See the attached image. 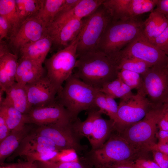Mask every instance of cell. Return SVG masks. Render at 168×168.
<instances>
[{
    "mask_svg": "<svg viewBox=\"0 0 168 168\" xmlns=\"http://www.w3.org/2000/svg\"><path fill=\"white\" fill-rule=\"evenodd\" d=\"M37 168H88L79 161L62 162L49 161L35 162Z\"/></svg>",
    "mask_w": 168,
    "mask_h": 168,
    "instance_id": "obj_35",
    "label": "cell"
},
{
    "mask_svg": "<svg viewBox=\"0 0 168 168\" xmlns=\"http://www.w3.org/2000/svg\"><path fill=\"white\" fill-rule=\"evenodd\" d=\"M144 24L138 17L111 21L102 36L97 50L110 56L118 53L143 31Z\"/></svg>",
    "mask_w": 168,
    "mask_h": 168,
    "instance_id": "obj_3",
    "label": "cell"
},
{
    "mask_svg": "<svg viewBox=\"0 0 168 168\" xmlns=\"http://www.w3.org/2000/svg\"><path fill=\"white\" fill-rule=\"evenodd\" d=\"M32 130L22 141L18 148L11 156H24L27 154L46 152L52 151H60L57 148L48 146L52 144L49 138L35 133Z\"/></svg>",
    "mask_w": 168,
    "mask_h": 168,
    "instance_id": "obj_17",
    "label": "cell"
},
{
    "mask_svg": "<svg viewBox=\"0 0 168 168\" xmlns=\"http://www.w3.org/2000/svg\"><path fill=\"white\" fill-rule=\"evenodd\" d=\"M77 152L73 149H68L59 151L57 156L50 161L62 162L78 161Z\"/></svg>",
    "mask_w": 168,
    "mask_h": 168,
    "instance_id": "obj_37",
    "label": "cell"
},
{
    "mask_svg": "<svg viewBox=\"0 0 168 168\" xmlns=\"http://www.w3.org/2000/svg\"><path fill=\"white\" fill-rule=\"evenodd\" d=\"M78 37L65 48L58 50L44 62L46 75L58 92L73 73L78 58Z\"/></svg>",
    "mask_w": 168,
    "mask_h": 168,
    "instance_id": "obj_6",
    "label": "cell"
},
{
    "mask_svg": "<svg viewBox=\"0 0 168 168\" xmlns=\"http://www.w3.org/2000/svg\"><path fill=\"white\" fill-rule=\"evenodd\" d=\"M47 34L46 27L36 16L24 20L15 34L9 39V46L18 56L20 49Z\"/></svg>",
    "mask_w": 168,
    "mask_h": 168,
    "instance_id": "obj_13",
    "label": "cell"
},
{
    "mask_svg": "<svg viewBox=\"0 0 168 168\" xmlns=\"http://www.w3.org/2000/svg\"><path fill=\"white\" fill-rule=\"evenodd\" d=\"M148 152L134 147L117 132L111 133L100 147L92 150L91 157L96 166L121 162H134L147 156Z\"/></svg>",
    "mask_w": 168,
    "mask_h": 168,
    "instance_id": "obj_4",
    "label": "cell"
},
{
    "mask_svg": "<svg viewBox=\"0 0 168 168\" xmlns=\"http://www.w3.org/2000/svg\"><path fill=\"white\" fill-rule=\"evenodd\" d=\"M0 15L5 18L10 26L9 39L15 34L23 22L17 11L15 0H0Z\"/></svg>",
    "mask_w": 168,
    "mask_h": 168,
    "instance_id": "obj_26",
    "label": "cell"
},
{
    "mask_svg": "<svg viewBox=\"0 0 168 168\" xmlns=\"http://www.w3.org/2000/svg\"><path fill=\"white\" fill-rule=\"evenodd\" d=\"M10 27L5 18L0 15V41L4 38L9 37Z\"/></svg>",
    "mask_w": 168,
    "mask_h": 168,
    "instance_id": "obj_42",
    "label": "cell"
},
{
    "mask_svg": "<svg viewBox=\"0 0 168 168\" xmlns=\"http://www.w3.org/2000/svg\"><path fill=\"white\" fill-rule=\"evenodd\" d=\"M158 0H131L128 13V18L138 17L143 13L152 12Z\"/></svg>",
    "mask_w": 168,
    "mask_h": 168,
    "instance_id": "obj_33",
    "label": "cell"
},
{
    "mask_svg": "<svg viewBox=\"0 0 168 168\" xmlns=\"http://www.w3.org/2000/svg\"><path fill=\"white\" fill-rule=\"evenodd\" d=\"M0 112L4 115L10 132L24 128L29 122L27 116L13 107L5 105H0Z\"/></svg>",
    "mask_w": 168,
    "mask_h": 168,
    "instance_id": "obj_25",
    "label": "cell"
},
{
    "mask_svg": "<svg viewBox=\"0 0 168 168\" xmlns=\"http://www.w3.org/2000/svg\"><path fill=\"white\" fill-rule=\"evenodd\" d=\"M164 104L153 105L142 120L117 132L136 147L148 152L152 151L156 144V135L163 113Z\"/></svg>",
    "mask_w": 168,
    "mask_h": 168,
    "instance_id": "obj_5",
    "label": "cell"
},
{
    "mask_svg": "<svg viewBox=\"0 0 168 168\" xmlns=\"http://www.w3.org/2000/svg\"><path fill=\"white\" fill-rule=\"evenodd\" d=\"M73 74L86 84L100 89L118 77L116 63L110 56L96 50L79 57Z\"/></svg>",
    "mask_w": 168,
    "mask_h": 168,
    "instance_id": "obj_1",
    "label": "cell"
},
{
    "mask_svg": "<svg viewBox=\"0 0 168 168\" xmlns=\"http://www.w3.org/2000/svg\"><path fill=\"white\" fill-rule=\"evenodd\" d=\"M26 114L29 124L38 126L68 124L72 122L66 110L57 100L49 105L31 107Z\"/></svg>",
    "mask_w": 168,
    "mask_h": 168,
    "instance_id": "obj_11",
    "label": "cell"
},
{
    "mask_svg": "<svg viewBox=\"0 0 168 168\" xmlns=\"http://www.w3.org/2000/svg\"><path fill=\"white\" fill-rule=\"evenodd\" d=\"M99 89L91 86L73 73L58 92L56 100L66 110L72 122L81 112L98 109L95 99Z\"/></svg>",
    "mask_w": 168,
    "mask_h": 168,
    "instance_id": "obj_2",
    "label": "cell"
},
{
    "mask_svg": "<svg viewBox=\"0 0 168 168\" xmlns=\"http://www.w3.org/2000/svg\"><path fill=\"white\" fill-rule=\"evenodd\" d=\"M10 168H37L35 164L28 162L8 166Z\"/></svg>",
    "mask_w": 168,
    "mask_h": 168,
    "instance_id": "obj_47",
    "label": "cell"
},
{
    "mask_svg": "<svg viewBox=\"0 0 168 168\" xmlns=\"http://www.w3.org/2000/svg\"><path fill=\"white\" fill-rule=\"evenodd\" d=\"M72 123L38 126L33 130L36 134L49 139L61 150L73 149L77 152L82 150V147L73 131Z\"/></svg>",
    "mask_w": 168,
    "mask_h": 168,
    "instance_id": "obj_12",
    "label": "cell"
},
{
    "mask_svg": "<svg viewBox=\"0 0 168 168\" xmlns=\"http://www.w3.org/2000/svg\"><path fill=\"white\" fill-rule=\"evenodd\" d=\"M102 114L99 109L96 110L91 133L88 139L92 150L102 146L114 130L113 121L103 118Z\"/></svg>",
    "mask_w": 168,
    "mask_h": 168,
    "instance_id": "obj_20",
    "label": "cell"
},
{
    "mask_svg": "<svg viewBox=\"0 0 168 168\" xmlns=\"http://www.w3.org/2000/svg\"><path fill=\"white\" fill-rule=\"evenodd\" d=\"M158 144H168V130H159L158 134Z\"/></svg>",
    "mask_w": 168,
    "mask_h": 168,
    "instance_id": "obj_46",
    "label": "cell"
},
{
    "mask_svg": "<svg viewBox=\"0 0 168 168\" xmlns=\"http://www.w3.org/2000/svg\"><path fill=\"white\" fill-rule=\"evenodd\" d=\"M141 76L145 92L152 105L168 101V68L152 67Z\"/></svg>",
    "mask_w": 168,
    "mask_h": 168,
    "instance_id": "obj_10",
    "label": "cell"
},
{
    "mask_svg": "<svg viewBox=\"0 0 168 168\" xmlns=\"http://www.w3.org/2000/svg\"><path fill=\"white\" fill-rule=\"evenodd\" d=\"M32 129L27 125L23 129L12 132L0 142V163L2 165L5 159L18 148L23 140Z\"/></svg>",
    "mask_w": 168,
    "mask_h": 168,
    "instance_id": "obj_24",
    "label": "cell"
},
{
    "mask_svg": "<svg viewBox=\"0 0 168 168\" xmlns=\"http://www.w3.org/2000/svg\"><path fill=\"white\" fill-rule=\"evenodd\" d=\"M154 150L159 151L168 155V144H161L156 143L153 151Z\"/></svg>",
    "mask_w": 168,
    "mask_h": 168,
    "instance_id": "obj_48",
    "label": "cell"
},
{
    "mask_svg": "<svg viewBox=\"0 0 168 168\" xmlns=\"http://www.w3.org/2000/svg\"><path fill=\"white\" fill-rule=\"evenodd\" d=\"M100 91L114 99H124L133 94L132 90L118 77L105 84Z\"/></svg>",
    "mask_w": 168,
    "mask_h": 168,
    "instance_id": "obj_29",
    "label": "cell"
},
{
    "mask_svg": "<svg viewBox=\"0 0 168 168\" xmlns=\"http://www.w3.org/2000/svg\"><path fill=\"white\" fill-rule=\"evenodd\" d=\"M168 27V20L162 13L154 9L144 21L143 33L152 43Z\"/></svg>",
    "mask_w": 168,
    "mask_h": 168,
    "instance_id": "obj_23",
    "label": "cell"
},
{
    "mask_svg": "<svg viewBox=\"0 0 168 168\" xmlns=\"http://www.w3.org/2000/svg\"><path fill=\"white\" fill-rule=\"evenodd\" d=\"M154 152V158L161 168H168V155L157 150Z\"/></svg>",
    "mask_w": 168,
    "mask_h": 168,
    "instance_id": "obj_41",
    "label": "cell"
},
{
    "mask_svg": "<svg viewBox=\"0 0 168 168\" xmlns=\"http://www.w3.org/2000/svg\"><path fill=\"white\" fill-rule=\"evenodd\" d=\"M5 96L0 105L12 106L25 114L31 109L26 85L16 82L5 91Z\"/></svg>",
    "mask_w": 168,
    "mask_h": 168,
    "instance_id": "obj_21",
    "label": "cell"
},
{
    "mask_svg": "<svg viewBox=\"0 0 168 168\" xmlns=\"http://www.w3.org/2000/svg\"><path fill=\"white\" fill-rule=\"evenodd\" d=\"M155 9L164 15L168 20V0H158Z\"/></svg>",
    "mask_w": 168,
    "mask_h": 168,
    "instance_id": "obj_45",
    "label": "cell"
},
{
    "mask_svg": "<svg viewBox=\"0 0 168 168\" xmlns=\"http://www.w3.org/2000/svg\"><path fill=\"white\" fill-rule=\"evenodd\" d=\"M31 107L45 106L56 101L58 91L46 75L26 85Z\"/></svg>",
    "mask_w": 168,
    "mask_h": 168,
    "instance_id": "obj_14",
    "label": "cell"
},
{
    "mask_svg": "<svg viewBox=\"0 0 168 168\" xmlns=\"http://www.w3.org/2000/svg\"><path fill=\"white\" fill-rule=\"evenodd\" d=\"M42 64L33 60L20 58L16 75V82L26 85L33 83L46 75Z\"/></svg>",
    "mask_w": 168,
    "mask_h": 168,
    "instance_id": "obj_18",
    "label": "cell"
},
{
    "mask_svg": "<svg viewBox=\"0 0 168 168\" xmlns=\"http://www.w3.org/2000/svg\"><path fill=\"white\" fill-rule=\"evenodd\" d=\"M53 44L51 37L47 34L39 40L23 46L18 54L20 58L29 59L43 64Z\"/></svg>",
    "mask_w": 168,
    "mask_h": 168,
    "instance_id": "obj_19",
    "label": "cell"
},
{
    "mask_svg": "<svg viewBox=\"0 0 168 168\" xmlns=\"http://www.w3.org/2000/svg\"><path fill=\"white\" fill-rule=\"evenodd\" d=\"M80 0H65L64 3L61 6L56 17L72 9L78 3Z\"/></svg>",
    "mask_w": 168,
    "mask_h": 168,
    "instance_id": "obj_44",
    "label": "cell"
},
{
    "mask_svg": "<svg viewBox=\"0 0 168 168\" xmlns=\"http://www.w3.org/2000/svg\"><path fill=\"white\" fill-rule=\"evenodd\" d=\"M131 0H104L102 6L109 13L111 22L128 19V7Z\"/></svg>",
    "mask_w": 168,
    "mask_h": 168,
    "instance_id": "obj_30",
    "label": "cell"
},
{
    "mask_svg": "<svg viewBox=\"0 0 168 168\" xmlns=\"http://www.w3.org/2000/svg\"><path fill=\"white\" fill-rule=\"evenodd\" d=\"M65 0H44L43 5L36 15L47 29L53 22Z\"/></svg>",
    "mask_w": 168,
    "mask_h": 168,
    "instance_id": "obj_28",
    "label": "cell"
},
{
    "mask_svg": "<svg viewBox=\"0 0 168 168\" xmlns=\"http://www.w3.org/2000/svg\"><path fill=\"white\" fill-rule=\"evenodd\" d=\"M144 89L137 90L128 97L120 100L114 130L120 132L142 120L152 106Z\"/></svg>",
    "mask_w": 168,
    "mask_h": 168,
    "instance_id": "obj_8",
    "label": "cell"
},
{
    "mask_svg": "<svg viewBox=\"0 0 168 168\" xmlns=\"http://www.w3.org/2000/svg\"><path fill=\"white\" fill-rule=\"evenodd\" d=\"M59 151H52L46 152L30 153L24 156L27 161L34 163L36 161H46L52 160L57 155Z\"/></svg>",
    "mask_w": 168,
    "mask_h": 168,
    "instance_id": "obj_36",
    "label": "cell"
},
{
    "mask_svg": "<svg viewBox=\"0 0 168 168\" xmlns=\"http://www.w3.org/2000/svg\"><path fill=\"white\" fill-rule=\"evenodd\" d=\"M2 113L0 112V142L10 133Z\"/></svg>",
    "mask_w": 168,
    "mask_h": 168,
    "instance_id": "obj_43",
    "label": "cell"
},
{
    "mask_svg": "<svg viewBox=\"0 0 168 168\" xmlns=\"http://www.w3.org/2000/svg\"><path fill=\"white\" fill-rule=\"evenodd\" d=\"M99 168V167H96V168Z\"/></svg>",
    "mask_w": 168,
    "mask_h": 168,
    "instance_id": "obj_49",
    "label": "cell"
},
{
    "mask_svg": "<svg viewBox=\"0 0 168 168\" xmlns=\"http://www.w3.org/2000/svg\"><path fill=\"white\" fill-rule=\"evenodd\" d=\"M18 58L10 51L0 55V87L4 91L16 82Z\"/></svg>",
    "mask_w": 168,
    "mask_h": 168,
    "instance_id": "obj_22",
    "label": "cell"
},
{
    "mask_svg": "<svg viewBox=\"0 0 168 168\" xmlns=\"http://www.w3.org/2000/svg\"><path fill=\"white\" fill-rule=\"evenodd\" d=\"M96 167L100 168H140L134 162H114Z\"/></svg>",
    "mask_w": 168,
    "mask_h": 168,
    "instance_id": "obj_39",
    "label": "cell"
},
{
    "mask_svg": "<svg viewBox=\"0 0 168 168\" xmlns=\"http://www.w3.org/2000/svg\"><path fill=\"white\" fill-rule=\"evenodd\" d=\"M111 21L110 15L102 5L84 19L83 25L78 36V58L87 53L97 50L102 36Z\"/></svg>",
    "mask_w": 168,
    "mask_h": 168,
    "instance_id": "obj_7",
    "label": "cell"
},
{
    "mask_svg": "<svg viewBox=\"0 0 168 168\" xmlns=\"http://www.w3.org/2000/svg\"><path fill=\"white\" fill-rule=\"evenodd\" d=\"M152 43L168 56V27L156 38Z\"/></svg>",
    "mask_w": 168,
    "mask_h": 168,
    "instance_id": "obj_38",
    "label": "cell"
},
{
    "mask_svg": "<svg viewBox=\"0 0 168 168\" xmlns=\"http://www.w3.org/2000/svg\"><path fill=\"white\" fill-rule=\"evenodd\" d=\"M16 8L23 22L26 19L36 16L42 8L43 0H15Z\"/></svg>",
    "mask_w": 168,
    "mask_h": 168,
    "instance_id": "obj_32",
    "label": "cell"
},
{
    "mask_svg": "<svg viewBox=\"0 0 168 168\" xmlns=\"http://www.w3.org/2000/svg\"><path fill=\"white\" fill-rule=\"evenodd\" d=\"M111 57L115 62L119 71L127 70L141 75L152 67L143 61L132 56L120 55L116 54Z\"/></svg>",
    "mask_w": 168,
    "mask_h": 168,
    "instance_id": "obj_27",
    "label": "cell"
},
{
    "mask_svg": "<svg viewBox=\"0 0 168 168\" xmlns=\"http://www.w3.org/2000/svg\"><path fill=\"white\" fill-rule=\"evenodd\" d=\"M159 130H168V101L164 104L163 113L158 124Z\"/></svg>",
    "mask_w": 168,
    "mask_h": 168,
    "instance_id": "obj_40",
    "label": "cell"
},
{
    "mask_svg": "<svg viewBox=\"0 0 168 168\" xmlns=\"http://www.w3.org/2000/svg\"><path fill=\"white\" fill-rule=\"evenodd\" d=\"M116 54L135 57L152 67L168 69V56L149 41L143 31Z\"/></svg>",
    "mask_w": 168,
    "mask_h": 168,
    "instance_id": "obj_9",
    "label": "cell"
},
{
    "mask_svg": "<svg viewBox=\"0 0 168 168\" xmlns=\"http://www.w3.org/2000/svg\"><path fill=\"white\" fill-rule=\"evenodd\" d=\"M84 19H72L59 26L49 35L53 40V45L58 48V50L68 46L78 36L83 25Z\"/></svg>",
    "mask_w": 168,
    "mask_h": 168,
    "instance_id": "obj_16",
    "label": "cell"
},
{
    "mask_svg": "<svg viewBox=\"0 0 168 168\" xmlns=\"http://www.w3.org/2000/svg\"><path fill=\"white\" fill-rule=\"evenodd\" d=\"M95 103L99 111L108 115L114 123L117 119L118 107L115 99L99 90L96 96Z\"/></svg>",
    "mask_w": 168,
    "mask_h": 168,
    "instance_id": "obj_31",
    "label": "cell"
},
{
    "mask_svg": "<svg viewBox=\"0 0 168 168\" xmlns=\"http://www.w3.org/2000/svg\"><path fill=\"white\" fill-rule=\"evenodd\" d=\"M104 0H80L71 10L57 16L47 29L50 35L61 25L73 19H84L92 14L102 5Z\"/></svg>",
    "mask_w": 168,
    "mask_h": 168,
    "instance_id": "obj_15",
    "label": "cell"
},
{
    "mask_svg": "<svg viewBox=\"0 0 168 168\" xmlns=\"http://www.w3.org/2000/svg\"><path fill=\"white\" fill-rule=\"evenodd\" d=\"M118 77L132 90H137L144 88L143 82L141 75L130 71L121 69L118 72Z\"/></svg>",
    "mask_w": 168,
    "mask_h": 168,
    "instance_id": "obj_34",
    "label": "cell"
}]
</instances>
